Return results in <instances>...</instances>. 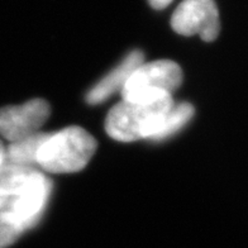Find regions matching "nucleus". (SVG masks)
I'll list each match as a JSON object with an SVG mask.
<instances>
[{
	"label": "nucleus",
	"instance_id": "nucleus-13",
	"mask_svg": "<svg viewBox=\"0 0 248 248\" xmlns=\"http://www.w3.org/2000/svg\"><path fill=\"white\" fill-rule=\"evenodd\" d=\"M7 202H8V199H5V198H0V209H1V208H3L5 204H7Z\"/></svg>",
	"mask_w": 248,
	"mask_h": 248
},
{
	"label": "nucleus",
	"instance_id": "nucleus-6",
	"mask_svg": "<svg viewBox=\"0 0 248 248\" xmlns=\"http://www.w3.org/2000/svg\"><path fill=\"white\" fill-rule=\"evenodd\" d=\"M48 179L34 167L18 166L5 160L0 167V198H16L28 193Z\"/></svg>",
	"mask_w": 248,
	"mask_h": 248
},
{
	"label": "nucleus",
	"instance_id": "nucleus-12",
	"mask_svg": "<svg viewBox=\"0 0 248 248\" xmlns=\"http://www.w3.org/2000/svg\"><path fill=\"white\" fill-rule=\"evenodd\" d=\"M5 157H7V150L4 148L3 143L0 142V167L3 166L5 162Z\"/></svg>",
	"mask_w": 248,
	"mask_h": 248
},
{
	"label": "nucleus",
	"instance_id": "nucleus-9",
	"mask_svg": "<svg viewBox=\"0 0 248 248\" xmlns=\"http://www.w3.org/2000/svg\"><path fill=\"white\" fill-rule=\"evenodd\" d=\"M194 108L189 103H181L179 105H173L170 113L165 118L163 123L161 124L160 129L155 133L151 140H162L165 138L170 137L176 132H179L183 127H185L187 122L193 118Z\"/></svg>",
	"mask_w": 248,
	"mask_h": 248
},
{
	"label": "nucleus",
	"instance_id": "nucleus-8",
	"mask_svg": "<svg viewBox=\"0 0 248 248\" xmlns=\"http://www.w3.org/2000/svg\"><path fill=\"white\" fill-rule=\"evenodd\" d=\"M48 133H36L30 137L22 138L19 140L12 142L7 150V157L5 160L10 163L18 165V166L24 167H34L37 169V155L43 144V142L47 140Z\"/></svg>",
	"mask_w": 248,
	"mask_h": 248
},
{
	"label": "nucleus",
	"instance_id": "nucleus-1",
	"mask_svg": "<svg viewBox=\"0 0 248 248\" xmlns=\"http://www.w3.org/2000/svg\"><path fill=\"white\" fill-rule=\"evenodd\" d=\"M173 108L171 96L142 103L122 101L110 109L105 131L121 142H133L142 138H152Z\"/></svg>",
	"mask_w": 248,
	"mask_h": 248
},
{
	"label": "nucleus",
	"instance_id": "nucleus-7",
	"mask_svg": "<svg viewBox=\"0 0 248 248\" xmlns=\"http://www.w3.org/2000/svg\"><path fill=\"white\" fill-rule=\"evenodd\" d=\"M143 60L144 56L140 51H133L129 53L122 63H119L114 70H111L88 93L86 101L89 104H99L110 98L115 92L122 90L134 70L143 63Z\"/></svg>",
	"mask_w": 248,
	"mask_h": 248
},
{
	"label": "nucleus",
	"instance_id": "nucleus-3",
	"mask_svg": "<svg viewBox=\"0 0 248 248\" xmlns=\"http://www.w3.org/2000/svg\"><path fill=\"white\" fill-rule=\"evenodd\" d=\"M183 81V71L172 61L142 63L134 70L122 89L123 101L142 103L171 96Z\"/></svg>",
	"mask_w": 248,
	"mask_h": 248
},
{
	"label": "nucleus",
	"instance_id": "nucleus-10",
	"mask_svg": "<svg viewBox=\"0 0 248 248\" xmlns=\"http://www.w3.org/2000/svg\"><path fill=\"white\" fill-rule=\"evenodd\" d=\"M24 232L26 231L10 217L3 206L0 209V248L13 245Z\"/></svg>",
	"mask_w": 248,
	"mask_h": 248
},
{
	"label": "nucleus",
	"instance_id": "nucleus-4",
	"mask_svg": "<svg viewBox=\"0 0 248 248\" xmlns=\"http://www.w3.org/2000/svg\"><path fill=\"white\" fill-rule=\"evenodd\" d=\"M171 27L179 34H199L205 42H213L220 32L219 12L214 0H184L171 18Z\"/></svg>",
	"mask_w": 248,
	"mask_h": 248
},
{
	"label": "nucleus",
	"instance_id": "nucleus-5",
	"mask_svg": "<svg viewBox=\"0 0 248 248\" xmlns=\"http://www.w3.org/2000/svg\"><path fill=\"white\" fill-rule=\"evenodd\" d=\"M51 109L43 99H34L16 107L0 109V136L10 142L38 133L48 119Z\"/></svg>",
	"mask_w": 248,
	"mask_h": 248
},
{
	"label": "nucleus",
	"instance_id": "nucleus-2",
	"mask_svg": "<svg viewBox=\"0 0 248 248\" xmlns=\"http://www.w3.org/2000/svg\"><path fill=\"white\" fill-rule=\"evenodd\" d=\"M96 150V140L85 129L67 127L49 134L37 155L39 169L51 173H70L82 170Z\"/></svg>",
	"mask_w": 248,
	"mask_h": 248
},
{
	"label": "nucleus",
	"instance_id": "nucleus-11",
	"mask_svg": "<svg viewBox=\"0 0 248 248\" xmlns=\"http://www.w3.org/2000/svg\"><path fill=\"white\" fill-rule=\"evenodd\" d=\"M171 1H172V0H148V3H150L151 7L158 10L169 7L171 4Z\"/></svg>",
	"mask_w": 248,
	"mask_h": 248
}]
</instances>
